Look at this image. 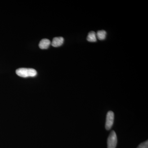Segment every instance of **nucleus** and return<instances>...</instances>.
Listing matches in <instances>:
<instances>
[{"label": "nucleus", "instance_id": "6", "mask_svg": "<svg viewBox=\"0 0 148 148\" xmlns=\"http://www.w3.org/2000/svg\"><path fill=\"white\" fill-rule=\"evenodd\" d=\"M87 40L90 42H95L97 41V37L95 32H90L88 33Z\"/></svg>", "mask_w": 148, "mask_h": 148}, {"label": "nucleus", "instance_id": "5", "mask_svg": "<svg viewBox=\"0 0 148 148\" xmlns=\"http://www.w3.org/2000/svg\"><path fill=\"white\" fill-rule=\"evenodd\" d=\"M51 44V42L47 39H43L40 41L39 46L41 49H47Z\"/></svg>", "mask_w": 148, "mask_h": 148}, {"label": "nucleus", "instance_id": "3", "mask_svg": "<svg viewBox=\"0 0 148 148\" xmlns=\"http://www.w3.org/2000/svg\"><path fill=\"white\" fill-rule=\"evenodd\" d=\"M114 118V114L112 111L108 112L106 116V128L107 130H110L112 127Z\"/></svg>", "mask_w": 148, "mask_h": 148}, {"label": "nucleus", "instance_id": "2", "mask_svg": "<svg viewBox=\"0 0 148 148\" xmlns=\"http://www.w3.org/2000/svg\"><path fill=\"white\" fill-rule=\"evenodd\" d=\"M117 143L116 133L114 130L110 133L108 139V148H115Z\"/></svg>", "mask_w": 148, "mask_h": 148}, {"label": "nucleus", "instance_id": "1", "mask_svg": "<svg viewBox=\"0 0 148 148\" xmlns=\"http://www.w3.org/2000/svg\"><path fill=\"white\" fill-rule=\"evenodd\" d=\"M16 73L18 76L24 78L35 77L37 74L35 69L27 68H20L17 69Z\"/></svg>", "mask_w": 148, "mask_h": 148}, {"label": "nucleus", "instance_id": "4", "mask_svg": "<svg viewBox=\"0 0 148 148\" xmlns=\"http://www.w3.org/2000/svg\"><path fill=\"white\" fill-rule=\"evenodd\" d=\"M64 42V39L63 37H55L52 40L51 45L53 47H59L63 45Z\"/></svg>", "mask_w": 148, "mask_h": 148}, {"label": "nucleus", "instance_id": "7", "mask_svg": "<svg viewBox=\"0 0 148 148\" xmlns=\"http://www.w3.org/2000/svg\"><path fill=\"white\" fill-rule=\"evenodd\" d=\"M107 33L105 31L102 30V31H99L97 32L96 34V37L98 39L101 40H103L106 39Z\"/></svg>", "mask_w": 148, "mask_h": 148}, {"label": "nucleus", "instance_id": "8", "mask_svg": "<svg viewBox=\"0 0 148 148\" xmlns=\"http://www.w3.org/2000/svg\"><path fill=\"white\" fill-rule=\"evenodd\" d=\"M137 148H148V141H145V142H144L141 143V144L139 145L138 146Z\"/></svg>", "mask_w": 148, "mask_h": 148}]
</instances>
